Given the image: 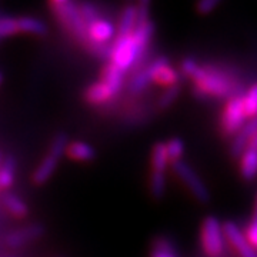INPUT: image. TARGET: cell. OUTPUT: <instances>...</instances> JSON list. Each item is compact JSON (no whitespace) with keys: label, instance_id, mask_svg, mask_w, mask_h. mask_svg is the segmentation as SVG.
Returning a JSON list of instances; mask_svg holds the SVG:
<instances>
[{"label":"cell","instance_id":"1","mask_svg":"<svg viewBox=\"0 0 257 257\" xmlns=\"http://www.w3.org/2000/svg\"><path fill=\"white\" fill-rule=\"evenodd\" d=\"M190 79L194 83V92L197 96H211L217 99H224L229 97L233 90L227 74L209 64H199L190 74Z\"/></svg>","mask_w":257,"mask_h":257},{"label":"cell","instance_id":"2","mask_svg":"<svg viewBox=\"0 0 257 257\" xmlns=\"http://www.w3.org/2000/svg\"><path fill=\"white\" fill-rule=\"evenodd\" d=\"M147 45L142 43L133 35L117 36L111 46V64L119 67L123 73L130 69H142V63L146 60Z\"/></svg>","mask_w":257,"mask_h":257},{"label":"cell","instance_id":"3","mask_svg":"<svg viewBox=\"0 0 257 257\" xmlns=\"http://www.w3.org/2000/svg\"><path fill=\"white\" fill-rule=\"evenodd\" d=\"M56 13H57V18L60 19V22L64 25V28L70 30L76 39L82 42L83 45L90 50L94 43L89 39L87 26L80 15L79 6H76L73 2H67L66 5L56 6Z\"/></svg>","mask_w":257,"mask_h":257},{"label":"cell","instance_id":"4","mask_svg":"<svg viewBox=\"0 0 257 257\" xmlns=\"http://www.w3.org/2000/svg\"><path fill=\"white\" fill-rule=\"evenodd\" d=\"M203 251L209 257H220L226 247L223 233V223L214 216H207L202 224L200 231Z\"/></svg>","mask_w":257,"mask_h":257},{"label":"cell","instance_id":"5","mask_svg":"<svg viewBox=\"0 0 257 257\" xmlns=\"http://www.w3.org/2000/svg\"><path fill=\"white\" fill-rule=\"evenodd\" d=\"M170 166H172L175 175L183 182L184 186L189 189V192L192 193V196L196 200H199L200 203H207L210 200V192H209L207 186L204 184L202 177L197 175V172L192 166L186 163L184 160L175 162Z\"/></svg>","mask_w":257,"mask_h":257},{"label":"cell","instance_id":"6","mask_svg":"<svg viewBox=\"0 0 257 257\" xmlns=\"http://www.w3.org/2000/svg\"><path fill=\"white\" fill-rule=\"evenodd\" d=\"M247 119L241 96H234L224 106L221 114V130L226 136H234L244 126Z\"/></svg>","mask_w":257,"mask_h":257},{"label":"cell","instance_id":"7","mask_svg":"<svg viewBox=\"0 0 257 257\" xmlns=\"http://www.w3.org/2000/svg\"><path fill=\"white\" fill-rule=\"evenodd\" d=\"M223 233H224V239L229 241L240 257H257V250L251 246L244 231H241L234 221H224Z\"/></svg>","mask_w":257,"mask_h":257},{"label":"cell","instance_id":"8","mask_svg":"<svg viewBox=\"0 0 257 257\" xmlns=\"http://www.w3.org/2000/svg\"><path fill=\"white\" fill-rule=\"evenodd\" d=\"M43 234H45V227L39 223H35V224H29L18 230H13L6 236L5 241L9 247L20 248L35 240L40 239Z\"/></svg>","mask_w":257,"mask_h":257},{"label":"cell","instance_id":"9","mask_svg":"<svg viewBox=\"0 0 257 257\" xmlns=\"http://www.w3.org/2000/svg\"><path fill=\"white\" fill-rule=\"evenodd\" d=\"M257 133V117L248 119L244 126L234 135L233 143L230 145V153L233 157H240L241 153L247 149L250 139Z\"/></svg>","mask_w":257,"mask_h":257},{"label":"cell","instance_id":"10","mask_svg":"<svg viewBox=\"0 0 257 257\" xmlns=\"http://www.w3.org/2000/svg\"><path fill=\"white\" fill-rule=\"evenodd\" d=\"M87 33H89V39L93 43L107 45L111 39L116 36V29L109 20L99 19L90 26H87Z\"/></svg>","mask_w":257,"mask_h":257},{"label":"cell","instance_id":"11","mask_svg":"<svg viewBox=\"0 0 257 257\" xmlns=\"http://www.w3.org/2000/svg\"><path fill=\"white\" fill-rule=\"evenodd\" d=\"M59 162H60L59 157L47 153V156H45L42 159V162L39 163V166L36 167V170H35L33 175H32V182H33V184L42 186V184H45L46 182H49L50 177L55 175Z\"/></svg>","mask_w":257,"mask_h":257},{"label":"cell","instance_id":"12","mask_svg":"<svg viewBox=\"0 0 257 257\" xmlns=\"http://www.w3.org/2000/svg\"><path fill=\"white\" fill-rule=\"evenodd\" d=\"M116 94L111 92V89L106 84V83L96 82L93 83L92 86H89L84 92V100L89 104H94V106H101L107 101H110Z\"/></svg>","mask_w":257,"mask_h":257},{"label":"cell","instance_id":"13","mask_svg":"<svg viewBox=\"0 0 257 257\" xmlns=\"http://www.w3.org/2000/svg\"><path fill=\"white\" fill-rule=\"evenodd\" d=\"M66 156H69L74 162H92L96 159V150L94 147L87 145L86 142H72L69 143L67 150H66Z\"/></svg>","mask_w":257,"mask_h":257},{"label":"cell","instance_id":"14","mask_svg":"<svg viewBox=\"0 0 257 257\" xmlns=\"http://www.w3.org/2000/svg\"><path fill=\"white\" fill-rule=\"evenodd\" d=\"M101 82L106 83L114 94H119L124 86V73L114 64L109 63L103 70Z\"/></svg>","mask_w":257,"mask_h":257},{"label":"cell","instance_id":"15","mask_svg":"<svg viewBox=\"0 0 257 257\" xmlns=\"http://www.w3.org/2000/svg\"><path fill=\"white\" fill-rule=\"evenodd\" d=\"M240 175L244 180H253L257 176V152L246 149L240 156Z\"/></svg>","mask_w":257,"mask_h":257},{"label":"cell","instance_id":"16","mask_svg":"<svg viewBox=\"0 0 257 257\" xmlns=\"http://www.w3.org/2000/svg\"><path fill=\"white\" fill-rule=\"evenodd\" d=\"M150 163H152V172H160L166 173V170L170 166V160L166 152V146L163 142H157L152 149V156H150Z\"/></svg>","mask_w":257,"mask_h":257},{"label":"cell","instance_id":"17","mask_svg":"<svg viewBox=\"0 0 257 257\" xmlns=\"http://www.w3.org/2000/svg\"><path fill=\"white\" fill-rule=\"evenodd\" d=\"M3 206L6 207V210L9 211L12 216L18 217V219H23L29 214L28 204L13 193H6L3 196Z\"/></svg>","mask_w":257,"mask_h":257},{"label":"cell","instance_id":"18","mask_svg":"<svg viewBox=\"0 0 257 257\" xmlns=\"http://www.w3.org/2000/svg\"><path fill=\"white\" fill-rule=\"evenodd\" d=\"M16 175V160L13 156H6L0 166V189L8 190L15 183Z\"/></svg>","mask_w":257,"mask_h":257},{"label":"cell","instance_id":"19","mask_svg":"<svg viewBox=\"0 0 257 257\" xmlns=\"http://www.w3.org/2000/svg\"><path fill=\"white\" fill-rule=\"evenodd\" d=\"M153 83H156L159 86H165L170 87L175 84H180V73L173 69L170 64H165L163 67H160L157 70V73L153 77Z\"/></svg>","mask_w":257,"mask_h":257},{"label":"cell","instance_id":"20","mask_svg":"<svg viewBox=\"0 0 257 257\" xmlns=\"http://www.w3.org/2000/svg\"><path fill=\"white\" fill-rule=\"evenodd\" d=\"M138 22V8L128 6L124 9L119 23V36H128L133 33Z\"/></svg>","mask_w":257,"mask_h":257},{"label":"cell","instance_id":"21","mask_svg":"<svg viewBox=\"0 0 257 257\" xmlns=\"http://www.w3.org/2000/svg\"><path fill=\"white\" fill-rule=\"evenodd\" d=\"M18 22V30L29 35H45L47 32L46 25L35 18H22Z\"/></svg>","mask_w":257,"mask_h":257},{"label":"cell","instance_id":"22","mask_svg":"<svg viewBox=\"0 0 257 257\" xmlns=\"http://www.w3.org/2000/svg\"><path fill=\"white\" fill-rule=\"evenodd\" d=\"M166 187H167V179L166 173L160 172H152L149 177V192L155 199H162L165 196Z\"/></svg>","mask_w":257,"mask_h":257},{"label":"cell","instance_id":"23","mask_svg":"<svg viewBox=\"0 0 257 257\" xmlns=\"http://www.w3.org/2000/svg\"><path fill=\"white\" fill-rule=\"evenodd\" d=\"M180 92H182V86L180 84H175V86L166 87L165 92L162 93V96L157 100V109L159 110H167L179 99Z\"/></svg>","mask_w":257,"mask_h":257},{"label":"cell","instance_id":"24","mask_svg":"<svg viewBox=\"0 0 257 257\" xmlns=\"http://www.w3.org/2000/svg\"><path fill=\"white\" fill-rule=\"evenodd\" d=\"M165 146L166 152H167V156H169V160H170V165L175 163V162H179V160H183L184 143L182 139H169L165 143Z\"/></svg>","mask_w":257,"mask_h":257},{"label":"cell","instance_id":"25","mask_svg":"<svg viewBox=\"0 0 257 257\" xmlns=\"http://www.w3.org/2000/svg\"><path fill=\"white\" fill-rule=\"evenodd\" d=\"M241 99H243L244 111H246L248 119L257 117V83H254L248 89L244 96H241Z\"/></svg>","mask_w":257,"mask_h":257},{"label":"cell","instance_id":"26","mask_svg":"<svg viewBox=\"0 0 257 257\" xmlns=\"http://www.w3.org/2000/svg\"><path fill=\"white\" fill-rule=\"evenodd\" d=\"M67 146H69V138H67V135L66 133H57L55 138H53V140H52L50 146H49V153L53 155V156L59 157V159H62L66 155Z\"/></svg>","mask_w":257,"mask_h":257},{"label":"cell","instance_id":"27","mask_svg":"<svg viewBox=\"0 0 257 257\" xmlns=\"http://www.w3.org/2000/svg\"><path fill=\"white\" fill-rule=\"evenodd\" d=\"M79 9H80V15H82V18L83 20H84V23H86V26H90L92 23L96 22V20H99V13H97L96 8L92 6V5L84 3V5H82Z\"/></svg>","mask_w":257,"mask_h":257},{"label":"cell","instance_id":"28","mask_svg":"<svg viewBox=\"0 0 257 257\" xmlns=\"http://www.w3.org/2000/svg\"><path fill=\"white\" fill-rule=\"evenodd\" d=\"M18 22L9 18H0V37L12 36L18 33Z\"/></svg>","mask_w":257,"mask_h":257},{"label":"cell","instance_id":"29","mask_svg":"<svg viewBox=\"0 0 257 257\" xmlns=\"http://www.w3.org/2000/svg\"><path fill=\"white\" fill-rule=\"evenodd\" d=\"M220 3L221 0H197L196 9H197V12L200 15L206 16V15H209V13H211L213 10L216 9Z\"/></svg>","mask_w":257,"mask_h":257},{"label":"cell","instance_id":"30","mask_svg":"<svg viewBox=\"0 0 257 257\" xmlns=\"http://www.w3.org/2000/svg\"><path fill=\"white\" fill-rule=\"evenodd\" d=\"M246 237L247 240L251 243V246L254 248H257V224H253V223H250L247 226V229H246Z\"/></svg>","mask_w":257,"mask_h":257},{"label":"cell","instance_id":"31","mask_svg":"<svg viewBox=\"0 0 257 257\" xmlns=\"http://www.w3.org/2000/svg\"><path fill=\"white\" fill-rule=\"evenodd\" d=\"M150 257H177L176 251H167V250H159V248H153Z\"/></svg>","mask_w":257,"mask_h":257},{"label":"cell","instance_id":"32","mask_svg":"<svg viewBox=\"0 0 257 257\" xmlns=\"http://www.w3.org/2000/svg\"><path fill=\"white\" fill-rule=\"evenodd\" d=\"M247 149H251V150H256L257 152V133L254 135V136H253V138L250 139Z\"/></svg>","mask_w":257,"mask_h":257},{"label":"cell","instance_id":"33","mask_svg":"<svg viewBox=\"0 0 257 257\" xmlns=\"http://www.w3.org/2000/svg\"><path fill=\"white\" fill-rule=\"evenodd\" d=\"M251 223L257 224V196H256V203H254V213H253V217H251Z\"/></svg>","mask_w":257,"mask_h":257},{"label":"cell","instance_id":"34","mask_svg":"<svg viewBox=\"0 0 257 257\" xmlns=\"http://www.w3.org/2000/svg\"><path fill=\"white\" fill-rule=\"evenodd\" d=\"M139 2H140V6L139 8H142V9H147V6L150 3V0H139Z\"/></svg>","mask_w":257,"mask_h":257},{"label":"cell","instance_id":"35","mask_svg":"<svg viewBox=\"0 0 257 257\" xmlns=\"http://www.w3.org/2000/svg\"><path fill=\"white\" fill-rule=\"evenodd\" d=\"M55 2L56 6H59V5H66L67 2H70V0H53Z\"/></svg>","mask_w":257,"mask_h":257},{"label":"cell","instance_id":"36","mask_svg":"<svg viewBox=\"0 0 257 257\" xmlns=\"http://www.w3.org/2000/svg\"><path fill=\"white\" fill-rule=\"evenodd\" d=\"M3 159H5V156L2 155V152H0V166H2V163H3Z\"/></svg>","mask_w":257,"mask_h":257},{"label":"cell","instance_id":"37","mask_svg":"<svg viewBox=\"0 0 257 257\" xmlns=\"http://www.w3.org/2000/svg\"><path fill=\"white\" fill-rule=\"evenodd\" d=\"M2 82H3V76H2V73H0V84H2Z\"/></svg>","mask_w":257,"mask_h":257},{"label":"cell","instance_id":"38","mask_svg":"<svg viewBox=\"0 0 257 257\" xmlns=\"http://www.w3.org/2000/svg\"><path fill=\"white\" fill-rule=\"evenodd\" d=\"M60 257H64V256H60Z\"/></svg>","mask_w":257,"mask_h":257}]
</instances>
